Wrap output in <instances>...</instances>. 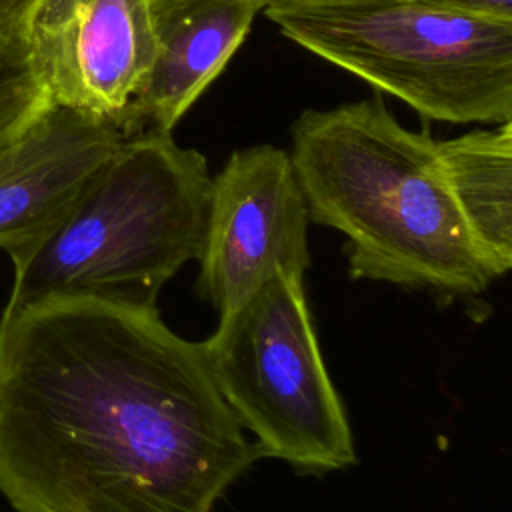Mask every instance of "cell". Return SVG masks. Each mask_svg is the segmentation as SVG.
Instances as JSON below:
<instances>
[{"label": "cell", "instance_id": "obj_1", "mask_svg": "<svg viewBox=\"0 0 512 512\" xmlns=\"http://www.w3.org/2000/svg\"><path fill=\"white\" fill-rule=\"evenodd\" d=\"M264 452L202 342L158 308L56 294L0 314V494L14 512H214Z\"/></svg>", "mask_w": 512, "mask_h": 512}, {"label": "cell", "instance_id": "obj_2", "mask_svg": "<svg viewBox=\"0 0 512 512\" xmlns=\"http://www.w3.org/2000/svg\"><path fill=\"white\" fill-rule=\"evenodd\" d=\"M290 138L308 216L344 234L352 278L454 296L496 280L456 208L436 140L402 126L378 94L304 110Z\"/></svg>", "mask_w": 512, "mask_h": 512}, {"label": "cell", "instance_id": "obj_3", "mask_svg": "<svg viewBox=\"0 0 512 512\" xmlns=\"http://www.w3.org/2000/svg\"><path fill=\"white\" fill-rule=\"evenodd\" d=\"M210 192L202 152L172 134L124 138L56 226L8 252L6 306L74 294L156 308L164 284L200 256Z\"/></svg>", "mask_w": 512, "mask_h": 512}, {"label": "cell", "instance_id": "obj_4", "mask_svg": "<svg viewBox=\"0 0 512 512\" xmlns=\"http://www.w3.org/2000/svg\"><path fill=\"white\" fill-rule=\"evenodd\" d=\"M264 14L294 44L424 120H512V22L428 0H288Z\"/></svg>", "mask_w": 512, "mask_h": 512}, {"label": "cell", "instance_id": "obj_5", "mask_svg": "<svg viewBox=\"0 0 512 512\" xmlns=\"http://www.w3.org/2000/svg\"><path fill=\"white\" fill-rule=\"evenodd\" d=\"M202 348L224 402L244 432L256 436L264 458L304 474L358 462L312 326L304 278L276 272L218 318Z\"/></svg>", "mask_w": 512, "mask_h": 512}, {"label": "cell", "instance_id": "obj_6", "mask_svg": "<svg viewBox=\"0 0 512 512\" xmlns=\"http://www.w3.org/2000/svg\"><path fill=\"white\" fill-rule=\"evenodd\" d=\"M308 206L290 154L272 144L234 150L212 176L196 292L220 316L276 272L310 266Z\"/></svg>", "mask_w": 512, "mask_h": 512}, {"label": "cell", "instance_id": "obj_7", "mask_svg": "<svg viewBox=\"0 0 512 512\" xmlns=\"http://www.w3.org/2000/svg\"><path fill=\"white\" fill-rule=\"evenodd\" d=\"M160 0H40L24 50L52 104L120 126L156 50Z\"/></svg>", "mask_w": 512, "mask_h": 512}, {"label": "cell", "instance_id": "obj_8", "mask_svg": "<svg viewBox=\"0 0 512 512\" xmlns=\"http://www.w3.org/2000/svg\"><path fill=\"white\" fill-rule=\"evenodd\" d=\"M124 134L108 120L48 104L0 144V250L44 236L120 150Z\"/></svg>", "mask_w": 512, "mask_h": 512}, {"label": "cell", "instance_id": "obj_9", "mask_svg": "<svg viewBox=\"0 0 512 512\" xmlns=\"http://www.w3.org/2000/svg\"><path fill=\"white\" fill-rule=\"evenodd\" d=\"M266 6V0H160L154 60L118 126L124 138L172 134Z\"/></svg>", "mask_w": 512, "mask_h": 512}, {"label": "cell", "instance_id": "obj_10", "mask_svg": "<svg viewBox=\"0 0 512 512\" xmlns=\"http://www.w3.org/2000/svg\"><path fill=\"white\" fill-rule=\"evenodd\" d=\"M456 208L494 278L512 264V120L436 140Z\"/></svg>", "mask_w": 512, "mask_h": 512}, {"label": "cell", "instance_id": "obj_11", "mask_svg": "<svg viewBox=\"0 0 512 512\" xmlns=\"http://www.w3.org/2000/svg\"><path fill=\"white\" fill-rule=\"evenodd\" d=\"M50 98L24 50L0 44V144L30 124Z\"/></svg>", "mask_w": 512, "mask_h": 512}, {"label": "cell", "instance_id": "obj_12", "mask_svg": "<svg viewBox=\"0 0 512 512\" xmlns=\"http://www.w3.org/2000/svg\"><path fill=\"white\" fill-rule=\"evenodd\" d=\"M38 2L40 0H0V44L24 50L28 22Z\"/></svg>", "mask_w": 512, "mask_h": 512}, {"label": "cell", "instance_id": "obj_13", "mask_svg": "<svg viewBox=\"0 0 512 512\" xmlns=\"http://www.w3.org/2000/svg\"><path fill=\"white\" fill-rule=\"evenodd\" d=\"M438 6L478 18L512 22V0H428Z\"/></svg>", "mask_w": 512, "mask_h": 512}, {"label": "cell", "instance_id": "obj_14", "mask_svg": "<svg viewBox=\"0 0 512 512\" xmlns=\"http://www.w3.org/2000/svg\"><path fill=\"white\" fill-rule=\"evenodd\" d=\"M266 2H268V6H270V4H278V2H288V0H266Z\"/></svg>", "mask_w": 512, "mask_h": 512}]
</instances>
